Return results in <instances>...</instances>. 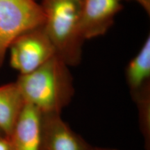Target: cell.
<instances>
[{
    "mask_svg": "<svg viewBox=\"0 0 150 150\" xmlns=\"http://www.w3.org/2000/svg\"><path fill=\"white\" fill-rule=\"evenodd\" d=\"M69 67L56 54L33 72L19 75L16 82L26 103L41 113L61 114L74 94Z\"/></svg>",
    "mask_w": 150,
    "mask_h": 150,
    "instance_id": "1",
    "label": "cell"
},
{
    "mask_svg": "<svg viewBox=\"0 0 150 150\" xmlns=\"http://www.w3.org/2000/svg\"><path fill=\"white\" fill-rule=\"evenodd\" d=\"M83 0H42L44 28L56 53L70 67L79 65L84 39L81 33Z\"/></svg>",
    "mask_w": 150,
    "mask_h": 150,
    "instance_id": "2",
    "label": "cell"
},
{
    "mask_svg": "<svg viewBox=\"0 0 150 150\" xmlns=\"http://www.w3.org/2000/svg\"><path fill=\"white\" fill-rule=\"evenodd\" d=\"M36 0H0V68L11 42L24 31L45 24Z\"/></svg>",
    "mask_w": 150,
    "mask_h": 150,
    "instance_id": "3",
    "label": "cell"
},
{
    "mask_svg": "<svg viewBox=\"0 0 150 150\" xmlns=\"http://www.w3.org/2000/svg\"><path fill=\"white\" fill-rule=\"evenodd\" d=\"M8 52L11 66L20 74L33 72L56 54L43 25L18 35L11 42Z\"/></svg>",
    "mask_w": 150,
    "mask_h": 150,
    "instance_id": "4",
    "label": "cell"
},
{
    "mask_svg": "<svg viewBox=\"0 0 150 150\" xmlns=\"http://www.w3.org/2000/svg\"><path fill=\"white\" fill-rule=\"evenodd\" d=\"M40 150H91L92 147L72 131L59 113H41Z\"/></svg>",
    "mask_w": 150,
    "mask_h": 150,
    "instance_id": "5",
    "label": "cell"
},
{
    "mask_svg": "<svg viewBox=\"0 0 150 150\" xmlns=\"http://www.w3.org/2000/svg\"><path fill=\"white\" fill-rule=\"evenodd\" d=\"M122 8V0H83L81 33L84 40L104 35Z\"/></svg>",
    "mask_w": 150,
    "mask_h": 150,
    "instance_id": "6",
    "label": "cell"
},
{
    "mask_svg": "<svg viewBox=\"0 0 150 150\" xmlns=\"http://www.w3.org/2000/svg\"><path fill=\"white\" fill-rule=\"evenodd\" d=\"M41 112L26 103L8 137V150H40Z\"/></svg>",
    "mask_w": 150,
    "mask_h": 150,
    "instance_id": "7",
    "label": "cell"
},
{
    "mask_svg": "<svg viewBox=\"0 0 150 150\" xmlns=\"http://www.w3.org/2000/svg\"><path fill=\"white\" fill-rule=\"evenodd\" d=\"M125 78L135 102L150 97V35L138 54L129 61L125 70Z\"/></svg>",
    "mask_w": 150,
    "mask_h": 150,
    "instance_id": "8",
    "label": "cell"
},
{
    "mask_svg": "<svg viewBox=\"0 0 150 150\" xmlns=\"http://www.w3.org/2000/svg\"><path fill=\"white\" fill-rule=\"evenodd\" d=\"M26 104L16 81L0 86V131L8 137Z\"/></svg>",
    "mask_w": 150,
    "mask_h": 150,
    "instance_id": "9",
    "label": "cell"
},
{
    "mask_svg": "<svg viewBox=\"0 0 150 150\" xmlns=\"http://www.w3.org/2000/svg\"><path fill=\"white\" fill-rule=\"evenodd\" d=\"M135 1L142 7L148 16H150V0H131Z\"/></svg>",
    "mask_w": 150,
    "mask_h": 150,
    "instance_id": "10",
    "label": "cell"
},
{
    "mask_svg": "<svg viewBox=\"0 0 150 150\" xmlns=\"http://www.w3.org/2000/svg\"><path fill=\"white\" fill-rule=\"evenodd\" d=\"M0 150H8V142L6 137H0Z\"/></svg>",
    "mask_w": 150,
    "mask_h": 150,
    "instance_id": "11",
    "label": "cell"
},
{
    "mask_svg": "<svg viewBox=\"0 0 150 150\" xmlns=\"http://www.w3.org/2000/svg\"><path fill=\"white\" fill-rule=\"evenodd\" d=\"M91 150H116V149H106V148H99V147H92Z\"/></svg>",
    "mask_w": 150,
    "mask_h": 150,
    "instance_id": "12",
    "label": "cell"
},
{
    "mask_svg": "<svg viewBox=\"0 0 150 150\" xmlns=\"http://www.w3.org/2000/svg\"><path fill=\"white\" fill-rule=\"evenodd\" d=\"M0 137H5L4 136V134L1 133V131H0Z\"/></svg>",
    "mask_w": 150,
    "mask_h": 150,
    "instance_id": "13",
    "label": "cell"
}]
</instances>
